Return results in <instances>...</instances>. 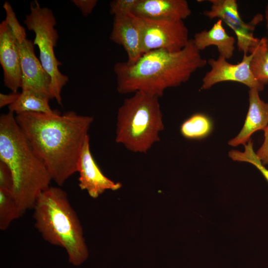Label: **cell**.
Here are the masks:
<instances>
[{
  "mask_svg": "<svg viewBox=\"0 0 268 268\" xmlns=\"http://www.w3.org/2000/svg\"><path fill=\"white\" fill-rule=\"evenodd\" d=\"M264 140L256 154L264 166L268 165V125L264 130Z\"/></svg>",
  "mask_w": 268,
  "mask_h": 268,
  "instance_id": "25",
  "label": "cell"
},
{
  "mask_svg": "<svg viewBox=\"0 0 268 268\" xmlns=\"http://www.w3.org/2000/svg\"><path fill=\"white\" fill-rule=\"evenodd\" d=\"M207 62L192 39L178 52L153 50L143 54L133 64L119 62L114 65L117 90L123 94L139 91L159 97L167 88L187 81Z\"/></svg>",
  "mask_w": 268,
  "mask_h": 268,
  "instance_id": "2",
  "label": "cell"
},
{
  "mask_svg": "<svg viewBox=\"0 0 268 268\" xmlns=\"http://www.w3.org/2000/svg\"><path fill=\"white\" fill-rule=\"evenodd\" d=\"M252 54H243L242 61L237 64H232L219 56L217 59H209L207 63L211 69L202 79L201 88L207 89L216 83L224 81H234L242 83L250 89L255 88L259 92L263 90V84L258 81L250 68Z\"/></svg>",
  "mask_w": 268,
  "mask_h": 268,
  "instance_id": "10",
  "label": "cell"
},
{
  "mask_svg": "<svg viewBox=\"0 0 268 268\" xmlns=\"http://www.w3.org/2000/svg\"><path fill=\"white\" fill-rule=\"evenodd\" d=\"M109 38L123 47L127 54L128 64L135 63L142 55L139 32L134 22L132 13L114 16Z\"/></svg>",
  "mask_w": 268,
  "mask_h": 268,
  "instance_id": "15",
  "label": "cell"
},
{
  "mask_svg": "<svg viewBox=\"0 0 268 268\" xmlns=\"http://www.w3.org/2000/svg\"><path fill=\"white\" fill-rule=\"evenodd\" d=\"M13 187L11 172L6 164L0 161V189L12 193Z\"/></svg>",
  "mask_w": 268,
  "mask_h": 268,
  "instance_id": "23",
  "label": "cell"
},
{
  "mask_svg": "<svg viewBox=\"0 0 268 268\" xmlns=\"http://www.w3.org/2000/svg\"><path fill=\"white\" fill-rule=\"evenodd\" d=\"M21 216L12 193L0 189V229L6 230L14 220Z\"/></svg>",
  "mask_w": 268,
  "mask_h": 268,
  "instance_id": "20",
  "label": "cell"
},
{
  "mask_svg": "<svg viewBox=\"0 0 268 268\" xmlns=\"http://www.w3.org/2000/svg\"><path fill=\"white\" fill-rule=\"evenodd\" d=\"M50 99L29 90H22L17 100L8 106L9 111L16 115L25 113L54 114L49 105Z\"/></svg>",
  "mask_w": 268,
  "mask_h": 268,
  "instance_id": "17",
  "label": "cell"
},
{
  "mask_svg": "<svg viewBox=\"0 0 268 268\" xmlns=\"http://www.w3.org/2000/svg\"><path fill=\"white\" fill-rule=\"evenodd\" d=\"M163 129L159 97L137 91L118 110L115 141L131 151L145 153L160 140Z\"/></svg>",
  "mask_w": 268,
  "mask_h": 268,
  "instance_id": "5",
  "label": "cell"
},
{
  "mask_svg": "<svg viewBox=\"0 0 268 268\" xmlns=\"http://www.w3.org/2000/svg\"><path fill=\"white\" fill-rule=\"evenodd\" d=\"M265 18L266 20V25L267 27L268 28V3L267 4L266 9H265Z\"/></svg>",
  "mask_w": 268,
  "mask_h": 268,
  "instance_id": "27",
  "label": "cell"
},
{
  "mask_svg": "<svg viewBox=\"0 0 268 268\" xmlns=\"http://www.w3.org/2000/svg\"><path fill=\"white\" fill-rule=\"evenodd\" d=\"M0 161L11 172L12 194L22 215L33 208L40 194L50 187L52 179L10 111L0 117Z\"/></svg>",
  "mask_w": 268,
  "mask_h": 268,
  "instance_id": "3",
  "label": "cell"
},
{
  "mask_svg": "<svg viewBox=\"0 0 268 268\" xmlns=\"http://www.w3.org/2000/svg\"><path fill=\"white\" fill-rule=\"evenodd\" d=\"M132 17L139 32L142 55L159 49L178 52L190 40L183 20H153L133 14Z\"/></svg>",
  "mask_w": 268,
  "mask_h": 268,
  "instance_id": "7",
  "label": "cell"
},
{
  "mask_svg": "<svg viewBox=\"0 0 268 268\" xmlns=\"http://www.w3.org/2000/svg\"><path fill=\"white\" fill-rule=\"evenodd\" d=\"M139 0H114L110 3V12L114 16L131 14Z\"/></svg>",
  "mask_w": 268,
  "mask_h": 268,
  "instance_id": "22",
  "label": "cell"
},
{
  "mask_svg": "<svg viewBox=\"0 0 268 268\" xmlns=\"http://www.w3.org/2000/svg\"><path fill=\"white\" fill-rule=\"evenodd\" d=\"M24 23L27 29L35 34L33 42L39 50L40 61L51 79L50 93L59 105H62L61 93L68 77L59 70L62 63L56 58L55 47L59 39L55 26L56 20L52 10L41 7L34 0L30 4V12L25 16Z\"/></svg>",
  "mask_w": 268,
  "mask_h": 268,
  "instance_id": "6",
  "label": "cell"
},
{
  "mask_svg": "<svg viewBox=\"0 0 268 268\" xmlns=\"http://www.w3.org/2000/svg\"><path fill=\"white\" fill-rule=\"evenodd\" d=\"M16 120L52 180L62 186L77 172V164L93 118L73 111L63 114L25 113Z\"/></svg>",
  "mask_w": 268,
  "mask_h": 268,
  "instance_id": "1",
  "label": "cell"
},
{
  "mask_svg": "<svg viewBox=\"0 0 268 268\" xmlns=\"http://www.w3.org/2000/svg\"><path fill=\"white\" fill-rule=\"evenodd\" d=\"M209 10L203 14L210 19L218 18L235 33L239 51L247 54L250 49L256 47L260 39L254 36L256 25L263 19L260 14L256 15L250 22H245L240 17L236 0H210Z\"/></svg>",
  "mask_w": 268,
  "mask_h": 268,
  "instance_id": "9",
  "label": "cell"
},
{
  "mask_svg": "<svg viewBox=\"0 0 268 268\" xmlns=\"http://www.w3.org/2000/svg\"><path fill=\"white\" fill-rule=\"evenodd\" d=\"M192 40L196 48L200 51L210 46H216L219 56L226 60L233 56L235 50V38L227 34L223 26L222 21L219 19L208 30H203L196 33Z\"/></svg>",
  "mask_w": 268,
  "mask_h": 268,
  "instance_id": "16",
  "label": "cell"
},
{
  "mask_svg": "<svg viewBox=\"0 0 268 268\" xmlns=\"http://www.w3.org/2000/svg\"><path fill=\"white\" fill-rule=\"evenodd\" d=\"M10 28L16 40L20 56L22 90H29L52 99L50 93L51 79L35 53L33 42L27 39L25 28L18 21Z\"/></svg>",
  "mask_w": 268,
  "mask_h": 268,
  "instance_id": "8",
  "label": "cell"
},
{
  "mask_svg": "<svg viewBox=\"0 0 268 268\" xmlns=\"http://www.w3.org/2000/svg\"><path fill=\"white\" fill-rule=\"evenodd\" d=\"M212 123L205 115L197 113L186 120L181 125L180 132L185 138L198 139L205 137L212 130Z\"/></svg>",
  "mask_w": 268,
  "mask_h": 268,
  "instance_id": "19",
  "label": "cell"
},
{
  "mask_svg": "<svg viewBox=\"0 0 268 268\" xmlns=\"http://www.w3.org/2000/svg\"><path fill=\"white\" fill-rule=\"evenodd\" d=\"M132 14L153 20H183L191 10L185 0H139Z\"/></svg>",
  "mask_w": 268,
  "mask_h": 268,
  "instance_id": "13",
  "label": "cell"
},
{
  "mask_svg": "<svg viewBox=\"0 0 268 268\" xmlns=\"http://www.w3.org/2000/svg\"><path fill=\"white\" fill-rule=\"evenodd\" d=\"M249 53L252 54L250 63L252 74L258 81L265 85L268 83V40L262 38Z\"/></svg>",
  "mask_w": 268,
  "mask_h": 268,
  "instance_id": "18",
  "label": "cell"
},
{
  "mask_svg": "<svg viewBox=\"0 0 268 268\" xmlns=\"http://www.w3.org/2000/svg\"><path fill=\"white\" fill-rule=\"evenodd\" d=\"M249 105L243 126L239 134L228 141L231 146L245 145L256 132L264 130L268 125V103L262 100L255 88L249 90Z\"/></svg>",
  "mask_w": 268,
  "mask_h": 268,
  "instance_id": "14",
  "label": "cell"
},
{
  "mask_svg": "<svg viewBox=\"0 0 268 268\" xmlns=\"http://www.w3.org/2000/svg\"><path fill=\"white\" fill-rule=\"evenodd\" d=\"M33 209L35 227L43 238L64 249L71 265H82L88 257V250L80 221L66 192L50 186L40 194Z\"/></svg>",
  "mask_w": 268,
  "mask_h": 268,
  "instance_id": "4",
  "label": "cell"
},
{
  "mask_svg": "<svg viewBox=\"0 0 268 268\" xmlns=\"http://www.w3.org/2000/svg\"><path fill=\"white\" fill-rule=\"evenodd\" d=\"M0 64L4 85L17 93L21 87V70L16 40L5 20L0 24Z\"/></svg>",
  "mask_w": 268,
  "mask_h": 268,
  "instance_id": "12",
  "label": "cell"
},
{
  "mask_svg": "<svg viewBox=\"0 0 268 268\" xmlns=\"http://www.w3.org/2000/svg\"><path fill=\"white\" fill-rule=\"evenodd\" d=\"M229 156L235 161L248 162L256 167L268 182V169L262 164L258 158L253 148V142L250 139L244 145V150L240 151L232 150L229 152Z\"/></svg>",
  "mask_w": 268,
  "mask_h": 268,
  "instance_id": "21",
  "label": "cell"
},
{
  "mask_svg": "<svg viewBox=\"0 0 268 268\" xmlns=\"http://www.w3.org/2000/svg\"><path fill=\"white\" fill-rule=\"evenodd\" d=\"M78 185L92 198H97L107 190L116 191L122 186L104 175L93 157L90 148L89 136L83 146L77 164Z\"/></svg>",
  "mask_w": 268,
  "mask_h": 268,
  "instance_id": "11",
  "label": "cell"
},
{
  "mask_svg": "<svg viewBox=\"0 0 268 268\" xmlns=\"http://www.w3.org/2000/svg\"><path fill=\"white\" fill-rule=\"evenodd\" d=\"M71 1L84 16H87L92 12L98 2L97 0H72Z\"/></svg>",
  "mask_w": 268,
  "mask_h": 268,
  "instance_id": "24",
  "label": "cell"
},
{
  "mask_svg": "<svg viewBox=\"0 0 268 268\" xmlns=\"http://www.w3.org/2000/svg\"><path fill=\"white\" fill-rule=\"evenodd\" d=\"M19 93L12 92L9 94L0 93V107L2 108L6 105L9 106L13 103L18 98Z\"/></svg>",
  "mask_w": 268,
  "mask_h": 268,
  "instance_id": "26",
  "label": "cell"
}]
</instances>
